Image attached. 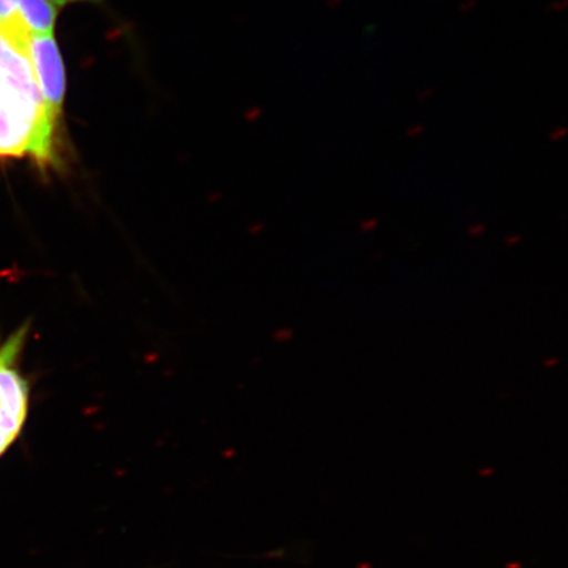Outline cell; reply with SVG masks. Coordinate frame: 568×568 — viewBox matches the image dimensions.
I'll use <instances>...</instances> for the list:
<instances>
[{
    "instance_id": "3957f363",
    "label": "cell",
    "mask_w": 568,
    "mask_h": 568,
    "mask_svg": "<svg viewBox=\"0 0 568 568\" xmlns=\"http://www.w3.org/2000/svg\"><path fill=\"white\" fill-rule=\"evenodd\" d=\"M30 55L48 118L59 126L65 101L67 74L53 32L32 33Z\"/></svg>"
},
{
    "instance_id": "7a4b0ae2",
    "label": "cell",
    "mask_w": 568,
    "mask_h": 568,
    "mask_svg": "<svg viewBox=\"0 0 568 568\" xmlns=\"http://www.w3.org/2000/svg\"><path fill=\"white\" fill-rule=\"evenodd\" d=\"M30 326H21L0 347V460L19 442L30 414L31 389L18 368Z\"/></svg>"
},
{
    "instance_id": "8992f818",
    "label": "cell",
    "mask_w": 568,
    "mask_h": 568,
    "mask_svg": "<svg viewBox=\"0 0 568 568\" xmlns=\"http://www.w3.org/2000/svg\"><path fill=\"white\" fill-rule=\"evenodd\" d=\"M49 3H52L54 7H62L69 3H80V2H90V3H102L103 0H48Z\"/></svg>"
},
{
    "instance_id": "277c9868",
    "label": "cell",
    "mask_w": 568,
    "mask_h": 568,
    "mask_svg": "<svg viewBox=\"0 0 568 568\" xmlns=\"http://www.w3.org/2000/svg\"><path fill=\"white\" fill-rule=\"evenodd\" d=\"M13 2L33 33L53 32L57 7L48 0H13Z\"/></svg>"
},
{
    "instance_id": "6da1fadb",
    "label": "cell",
    "mask_w": 568,
    "mask_h": 568,
    "mask_svg": "<svg viewBox=\"0 0 568 568\" xmlns=\"http://www.w3.org/2000/svg\"><path fill=\"white\" fill-rule=\"evenodd\" d=\"M57 125L48 118L30 45L0 33V158L30 155L44 170L59 165Z\"/></svg>"
},
{
    "instance_id": "5b68a950",
    "label": "cell",
    "mask_w": 568,
    "mask_h": 568,
    "mask_svg": "<svg viewBox=\"0 0 568 568\" xmlns=\"http://www.w3.org/2000/svg\"><path fill=\"white\" fill-rule=\"evenodd\" d=\"M18 6L13 0H0V23L18 13Z\"/></svg>"
}]
</instances>
